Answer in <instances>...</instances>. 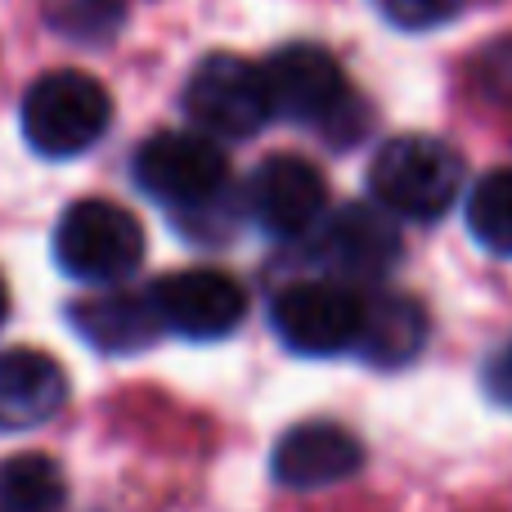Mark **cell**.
<instances>
[{
    "mask_svg": "<svg viewBox=\"0 0 512 512\" xmlns=\"http://www.w3.org/2000/svg\"><path fill=\"white\" fill-rule=\"evenodd\" d=\"M261 81L265 99H270V117L315 126L328 135V144H355V135L364 131V108L355 104L351 86H346L342 63L324 45H279L261 63Z\"/></svg>",
    "mask_w": 512,
    "mask_h": 512,
    "instance_id": "1",
    "label": "cell"
},
{
    "mask_svg": "<svg viewBox=\"0 0 512 512\" xmlns=\"http://www.w3.org/2000/svg\"><path fill=\"white\" fill-rule=\"evenodd\" d=\"M135 185L153 203L171 207L185 230L212 221L216 207L230 198V162L216 140L198 131H162L135 149Z\"/></svg>",
    "mask_w": 512,
    "mask_h": 512,
    "instance_id": "2",
    "label": "cell"
},
{
    "mask_svg": "<svg viewBox=\"0 0 512 512\" xmlns=\"http://www.w3.org/2000/svg\"><path fill=\"white\" fill-rule=\"evenodd\" d=\"M463 185V158L432 135H396L378 149L369 167V194L387 216L441 221Z\"/></svg>",
    "mask_w": 512,
    "mask_h": 512,
    "instance_id": "3",
    "label": "cell"
},
{
    "mask_svg": "<svg viewBox=\"0 0 512 512\" xmlns=\"http://www.w3.org/2000/svg\"><path fill=\"white\" fill-rule=\"evenodd\" d=\"M113 126V99L86 72H45L23 95V135L41 158H77Z\"/></svg>",
    "mask_w": 512,
    "mask_h": 512,
    "instance_id": "4",
    "label": "cell"
},
{
    "mask_svg": "<svg viewBox=\"0 0 512 512\" xmlns=\"http://www.w3.org/2000/svg\"><path fill=\"white\" fill-rule=\"evenodd\" d=\"M54 261L77 283H122L144 261V230L126 207L81 198L54 230Z\"/></svg>",
    "mask_w": 512,
    "mask_h": 512,
    "instance_id": "5",
    "label": "cell"
},
{
    "mask_svg": "<svg viewBox=\"0 0 512 512\" xmlns=\"http://www.w3.org/2000/svg\"><path fill=\"white\" fill-rule=\"evenodd\" d=\"M185 113L207 140H252L270 122L261 68L239 54H207L185 81Z\"/></svg>",
    "mask_w": 512,
    "mask_h": 512,
    "instance_id": "6",
    "label": "cell"
},
{
    "mask_svg": "<svg viewBox=\"0 0 512 512\" xmlns=\"http://www.w3.org/2000/svg\"><path fill=\"white\" fill-rule=\"evenodd\" d=\"M360 319H364V297L351 283L337 279L288 283L270 301V324L279 333V342L297 355H315V360L355 351Z\"/></svg>",
    "mask_w": 512,
    "mask_h": 512,
    "instance_id": "7",
    "label": "cell"
},
{
    "mask_svg": "<svg viewBox=\"0 0 512 512\" xmlns=\"http://www.w3.org/2000/svg\"><path fill=\"white\" fill-rule=\"evenodd\" d=\"M153 315L167 333L189 337V342H221L248 315V292L225 270H176L162 274L149 292Z\"/></svg>",
    "mask_w": 512,
    "mask_h": 512,
    "instance_id": "8",
    "label": "cell"
},
{
    "mask_svg": "<svg viewBox=\"0 0 512 512\" xmlns=\"http://www.w3.org/2000/svg\"><path fill=\"white\" fill-rule=\"evenodd\" d=\"M315 261L337 283H378L400 261V230L382 207L346 203L315 225Z\"/></svg>",
    "mask_w": 512,
    "mask_h": 512,
    "instance_id": "9",
    "label": "cell"
},
{
    "mask_svg": "<svg viewBox=\"0 0 512 512\" xmlns=\"http://www.w3.org/2000/svg\"><path fill=\"white\" fill-rule=\"evenodd\" d=\"M328 207V185L306 158L274 153L248 180V212L270 239H306Z\"/></svg>",
    "mask_w": 512,
    "mask_h": 512,
    "instance_id": "10",
    "label": "cell"
},
{
    "mask_svg": "<svg viewBox=\"0 0 512 512\" xmlns=\"http://www.w3.org/2000/svg\"><path fill=\"white\" fill-rule=\"evenodd\" d=\"M364 468V445L337 423H301L274 445L270 472L288 490H328Z\"/></svg>",
    "mask_w": 512,
    "mask_h": 512,
    "instance_id": "11",
    "label": "cell"
},
{
    "mask_svg": "<svg viewBox=\"0 0 512 512\" xmlns=\"http://www.w3.org/2000/svg\"><path fill=\"white\" fill-rule=\"evenodd\" d=\"M68 400V373L36 346L0 351V432H32Z\"/></svg>",
    "mask_w": 512,
    "mask_h": 512,
    "instance_id": "12",
    "label": "cell"
},
{
    "mask_svg": "<svg viewBox=\"0 0 512 512\" xmlns=\"http://www.w3.org/2000/svg\"><path fill=\"white\" fill-rule=\"evenodd\" d=\"M68 319L81 333V342H90L104 355H135L158 342V333H162L149 292H104V297H86L68 310Z\"/></svg>",
    "mask_w": 512,
    "mask_h": 512,
    "instance_id": "13",
    "label": "cell"
},
{
    "mask_svg": "<svg viewBox=\"0 0 512 512\" xmlns=\"http://www.w3.org/2000/svg\"><path fill=\"white\" fill-rule=\"evenodd\" d=\"M423 346H427V310L418 306L414 297L382 292V297L364 301L360 337H355V351H360L364 364L400 369V364H409Z\"/></svg>",
    "mask_w": 512,
    "mask_h": 512,
    "instance_id": "14",
    "label": "cell"
},
{
    "mask_svg": "<svg viewBox=\"0 0 512 512\" xmlns=\"http://www.w3.org/2000/svg\"><path fill=\"white\" fill-rule=\"evenodd\" d=\"M68 499L63 472L45 454L0 459V512H59Z\"/></svg>",
    "mask_w": 512,
    "mask_h": 512,
    "instance_id": "15",
    "label": "cell"
},
{
    "mask_svg": "<svg viewBox=\"0 0 512 512\" xmlns=\"http://www.w3.org/2000/svg\"><path fill=\"white\" fill-rule=\"evenodd\" d=\"M468 230L481 248L512 256V167H499L477 180L468 198Z\"/></svg>",
    "mask_w": 512,
    "mask_h": 512,
    "instance_id": "16",
    "label": "cell"
},
{
    "mask_svg": "<svg viewBox=\"0 0 512 512\" xmlns=\"http://www.w3.org/2000/svg\"><path fill=\"white\" fill-rule=\"evenodd\" d=\"M45 23L77 45H104L126 23V0H50Z\"/></svg>",
    "mask_w": 512,
    "mask_h": 512,
    "instance_id": "17",
    "label": "cell"
},
{
    "mask_svg": "<svg viewBox=\"0 0 512 512\" xmlns=\"http://www.w3.org/2000/svg\"><path fill=\"white\" fill-rule=\"evenodd\" d=\"M382 9L391 27H405V32H427V27L450 23L454 14H463L468 0H373Z\"/></svg>",
    "mask_w": 512,
    "mask_h": 512,
    "instance_id": "18",
    "label": "cell"
},
{
    "mask_svg": "<svg viewBox=\"0 0 512 512\" xmlns=\"http://www.w3.org/2000/svg\"><path fill=\"white\" fill-rule=\"evenodd\" d=\"M481 90H490L495 99H508L512 104V41H499L495 50L481 54Z\"/></svg>",
    "mask_w": 512,
    "mask_h": 512,
    "instance_id": "19",
    "label": "cell"
},
{
    "mask_svg": "<svg viewBox=\"0 0 512 512\" xmlns=\"http://www.w3.org/2000/svg\"><path fill=\"white\" fill-rule=\"evenodd\" d=\"M481 387H486V396L495 400V405L512 409V346H499V351L486 360V369H481Z\"/></svg>",
    "mask_w": 512,
    "mask_h": 512,
    "instance_id": "20",
    "label": "cell"
},
{
    "mask_svg": "<svg viewBox=\"0 0 512 512\" xmlns=\"http://www.w3.org/2000/svg\"><path fill=\"white\" fill-rule=\"evenodd\" d=\"M5 315H9V292H5V279H0V324H5Z\"/></svg>",
    "mask_w": 512,
    "mask_h": 512,
    "instance_id": "21",
    "label": "cell"
}]
</instances>
